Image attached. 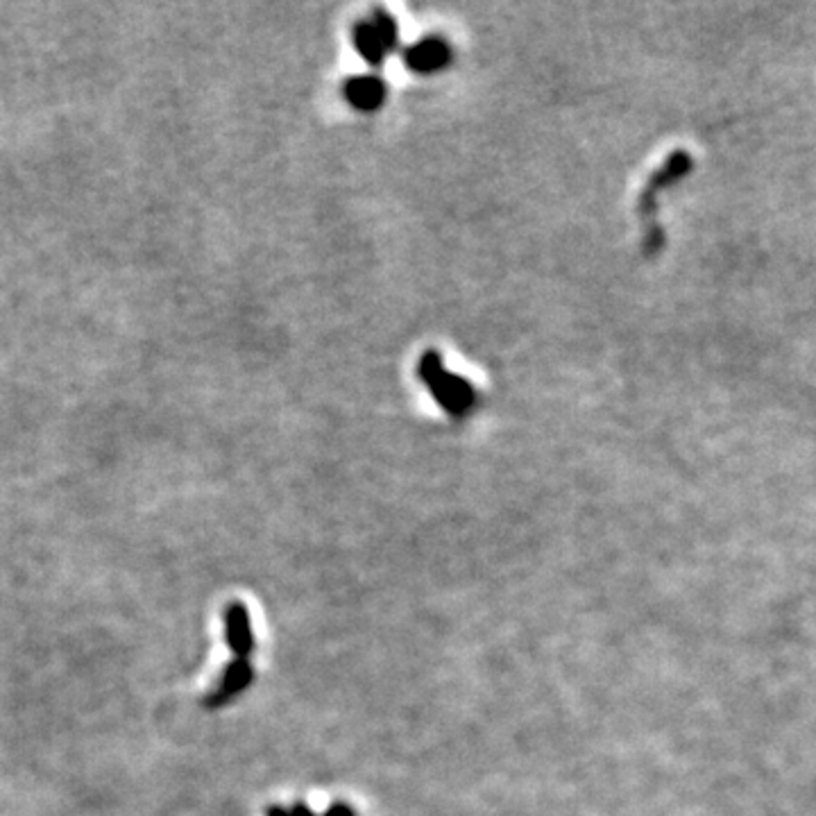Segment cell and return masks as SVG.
<instances>
[{
	"label": "cell",
	"mask_w": 816,
	"mask_h": 816,
	"mask_svg": "<svg viewBox=\"0 0 816 816\" xmlns=\"http://www.w3.org/2000/svg\"><path fill=\"white\" fill-rule=\"evenodd\" d=\"M225 630H227V644H229L231 653H234L238 660H248L254 651V635L252 626H249V612L243 603H231L227 607L225 615Z\"/></svg>",
	"instance_id": "cell-6"
},
{
	"label": "cell",
	"mask_w": 816,
	"mask_h": 816,
	"mask_svg": "<svg viewBox=\"0 0 816 816\" xmlns=\"http://www.w3.org/2000/svg\"><path fill=\"white\" fill-rule=\"evenodd\" d=\"M692 170V154H687L685 150H675L674 154L665 159L660 168L648 177L646 186H644L642 195H639V218L644 222V254L646 257H656L657 252L665 245V231H662L660 222H657V198L665 189L674 186L675 181L683 180L687 172Z\"/></svg>",
	"instance_id": "cell-2"
},
{
	"label": "cell",
	"mask_w": 816,
	"mask_h": 816,
	"mask_svg": "<svg viewBox=\"0 0 816 816\" xmlns=\"http://www.w3.org/2000/svg\"><path fill=\"white\" fill-rule=\"evenodd\" d=\"M343 95L356 112H376L384 107L388 86L376 75H358L345 82Z\"/></svg>",
	"instance_id": "cell-5"
},
{
	"label": "cell",
	"mask_w": 816,
	"mask_h": 816,
	"mask_svg": "<svg viewBox=\"0 0 816 816\" xmlns=\"http://www.w3.org/2000/svg\"><path fill=\"white\" fill-rule=\"evenodd\" d=\"M266 816H290V814H288V810H286V807L272 805V807H267Z\"/></svg>",
	"instance_id": "cell-10"
},
{
	"label": "cell",
	"mask_w": 816,
	"mask_h": 816,
	"mask_svg": "<svg viewBox=\"0 0 816 816\" xmlns=\"http://www.w3.org/2000/svg\"><path fill=\"white\" fill-rule=\"evenodd\" d=\"M397 44L399 27L394 18L384 9H376L367 21H361L354 27V45L370 66H381L388 54L397 48Z\"/></svg>",
	"instance_id": "cell-3"
},
{
	"label": "cell",
	"mask_w": 816,
	"mask_h": 816,
	"mask_svg": "<svg viewBox=\"0 0 816 816\" xmlns=\"http://www.w3.org/2000/svg\"><path fill=\"white\" fill-rule=\"evenodd\" d=\"M403 62H406V66L413 73L431 75V73L442 71L452 62V50H449L447 41L440 39V36H426V39L417 41L411 48H406Z\"/></svg>",
	"instance_id": "cell-4"
},
{
	"label": "cell",
	"mask_w": 816,
	"mask_h": 816,
	"mask_svg": "<svg viewBox=\"0 0 816 816\" xmlns=\"http://www.w3.org/2000/svg\"><path fill=\"white\" fill-rule=\"evenodd\" d=\"M417 374H420L422 384L426 385L431 397L435 399V403L452 420H465L479 403V394H476L474 385L465 376L452 374L444 367L440 352H435V349L422 354L420 363H417Z\"/></svg>",
	"instance_id": "cell-1"
},
{
	"label": "cell",
	"mask_w": 816,
	"mask_h": 816,
	"mask_svg": "<svg viewBox=\"0 0 816 816\" xmlns=\"http://www.w3.org/2000/svg\"><path fill=\"white\" fill-rule=\"evenodd\" d=\"M288 814L290 816H317L316 811H313L311 807H308L306 802H302V801L293 802V807H290V810H288Z\"/></svg>",
	"instance_id": "cell-9"
},
{
	"label": "cell",
	"mask_w": 816,
	"mask_h": 816,
	"mask_svg": "<svg viewBox=\"0 0 816 816\" xmlns=\"http://www.w3.org/2000/svg\"><path fill=\"white\" fill-rule=\"evenodd\" d=\"M252 680H254V669H252V665H249V660H238V657H234V662L227 665L218 689L207 698V705L220 707L222 703H227L229 698L238 696L240 692H245Z\"/></svg>",
	"instance_id": "cell-7"
},
{
	"label": "cell",
	"mask_w": 816,
	"mask_h": 816,
	"mask_svg": "<svg viewBox=\"0 0 816 816\" xmlns=\"http://www.w3.org/2000/svg\"><path fill=\"white\" fill-rule=\"evenodd\" d=\"M322 816H356V811L349 805H345V802H334Z\"/></svg>",
	"instance_id": "cell-8"
}]
</instances>
